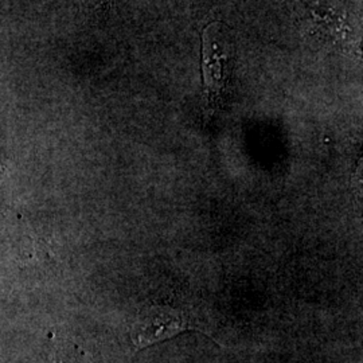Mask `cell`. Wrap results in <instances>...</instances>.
Here are the masks:
<instances>
[{
  "instance_id": "1",
  "label": "cell",
  "mask_w": 363,
  "mask_h": 363,
  "mask_svg": "<svg viewBox=\"0 0 363 363\" xmlns=\"http://www.w3.org/2000/svg\"><path fill=\"white\" fill-rule=\"evenodd\" d=\"M203 78L208 97L220 96L230 74L233 43L220 23H211L203 33Z\"/></svg>"
},
{
  "instance_id": "2",
  "label": "cell",
  "mask_w": 363,
  "mask_h": 363,
  "mask_svg": "<svg viewBox=\"0 0 363 363\" xmlns=\"http://www.w3.org/2000/svg\"><path fill=\"white\" fill-rule=\"evenodd\" d=\"M301 28L316 40L335 43L346 37V16L335 0H298Z\"/></svg>"
},
{
  "instance_id": "3",
  "label": "cell",
  "mask_w": 363,
  "mask_h": 363,
  "mask_svg": "<svg viewBox=\"0 0 363 363\" xmlns=\"http://www.w3.org/2000/svg\"><path fill=\"white\" fill-rule=\"evenodd\" d=\"M190 327L187 316L181 311L169 307H152L138 318L130 330V339L136 349H145Z\"/></svg>"
},
{
  "instance_id": "4",
  "label": "cell",
  "mask_w": 363,
  "mask_h": 363,
  "mask_svg": "<svg viewBox=\"0 0 363 363\" xmlns=\"http://www.w3.org/2000/svg\"><path fill=\"white\" fill-rule=\"evenodd\" d=\"M79 1L88 7H99L104 3L105 0H79Z\"/></svg>"
}]
</instances>
